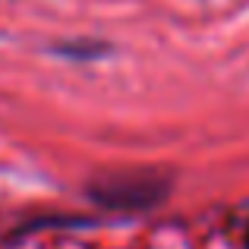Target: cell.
<instances>
[{
    "instance_id": "1",
    "label": "cell",
    "mask_w": 249,
    "mask_h": 249,
    "mask_svg": "<svg viewBox=\"0 0 249 249\" xmlns=\"http://www.w3.org/2000/svg\"><path fill=\"white\" fill-rule=\"evenodd\" d=\"M167 189H170L167 177L152 174V170H145V174L126 170V174L101 177L98 183L89 186V193H91L95 202H101V205H107V208H126V212H133V208L158 205V202L167 196Z\"/></svg>"
},
{
    "instance_id": "2",
    "label": "cell",
    "mask_w": 249,
    "mask_h": 249,
    "mask_svg": "<svg viewBox=\"0 0 249 249\" xmlns=\"http://www.w3.org/2000/svg\"><path fill=\"white\" fill-rule=\"evenodd\" d=\"M107 44L101 41H63V44H54V54L60 57H73V60H91V57L104 54Z\"/></svg>"
},
{
    "instance_id": "3",
    "label": "cell",
    "mask_w": 249,
    "mask_h": 249,
    "mask_svg": "<svg viewBox=\"0 0 249 249\" xmlns=\"http://www.w3.org/2000/svg\"><path fill=\"white\" fill-rule=\"evenodd\" d=\"M246 246H249V227H246Z\"/></svg>"
}]
</instances>
